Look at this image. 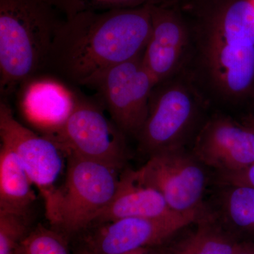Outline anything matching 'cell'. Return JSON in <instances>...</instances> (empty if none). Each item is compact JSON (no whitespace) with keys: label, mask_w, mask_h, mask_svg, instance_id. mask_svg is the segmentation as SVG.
<instances>
[{"label":"cell","mask_w":254,"mask_h":254,"mask_svg":"<svg viewBox=\"0 0 254 254\" xmlns=\"http://www.w3.org/2000/svg\"><path fill=\"white\" fill-rule=\"evenodd\" d=\"M186 15L190 45L182 73L210 105L231 108L254 97L252 0L175 1Z\"/></svg>","instance_id":"6da1fadb"},{"label":"cell","mask_w":254,"mask_h":254,"mask_svg":"<svg viewBox=\"0 0 254 254\" xmlns=\"http://www.w3.org/2000/svg\"><path fill=\"white\" fill-rule=\"evenodd\" d=\"M151 30V4L78 13L58 25L45 69L92 87L110 68L143 53Z\"/></svg>","instance_id":"7a4b0ae2"},{"label":"cell","mask_w":254,"mask_h":254,"mask_svg":"<svg viewBox=\"0 0 254 254\" xmlns=\"http://www.w3.org/2000/svg\"><path fill=\"white\" fill-rule=\"evenodd\" d=\"M48 0H0V91L14 93L46 68L57 28Z\"/></svg>","instance_id":"3957f363"},{"label":"cell","mask_w":254,"mask_h":254,"mask_svg":"<svg viewBox=\"0 0 254 254\" xmlns=\"http://www.w3.org/2000/svg\"><path fill=\"white\" fill-rule=\"evenodd\" d=\"M118 171L106 164L68 155L64 181L46 205L50 223L72 234L95 222L118 190Z\"/></svg>","instance_id":"277c9868"},{"label":"cell","mask_w":254,"mask_h":254,"mask_svg":"<svg viewBox=\"0 0 254 254\" xmlns=\"http://www.w3.org/2000/svg\"><path fill=\"white\" fill-rule=\"evenodd\" d=\"M208 106L185 73L157 83L150 95L146 120L137 136L140 148L150 155L182 148Z\"/></svg>","instance_id":"5b68a950"},{"label":"cell","mask_w":254,"mask_h":254,"mask_svg":"<svg viewBox=\"0 0 254 254\" xmlns=\"http://www.w3.org/2000/svg\"><path fill=\"white\" fill-rule=\"evenodd\" d=\"M125 133L93 102L79 95L72 113L52 136L68 155L120 170L127 158Z\"/></svg>","instance_id":"8992f818"},{"label":"cell","mask_w":254,"mask_h":254,"mask_svg":"<svg viewBox=\"0 0 254 254\" xmlns=\"http://www.w3.org/2000/svg\"><path fill=\"white\" fill-rule=\"evenodd\" d=\"M1 144L14 151L33 185L48 204L61 186L59 181L66 173L67 155L54 138L38 135L14 118L4 100L0 103Z\"/></svg>","instance_id":"52a82bcc"},{"label":"cell","mask_w":254,"mask_h":254,"mask_svg":"<svg viewBox=\"0 0 254 254\" xmlns=\"http://www.w3.org/2000/svg\"><path fill=\"white\" fill-rule=\"evenodd\" d=\"M143 55L110 68L92 86L103 98L116 126L125 135L136 137L146 120L155 85Z\"/></svg>","instance_id":"ba28073f"},{"label":"cell","mask_w":254,"mask_h":254,"mask_svg":"<svg viewBox=\"0 0 254 254\" xmlns=\"http://www.w3.org/2000/svg\"><path fill=\"white\" fill-rule=\"evenodd\" d=\"M133 174L138 182L158 190L174 211H200L204 173L182 148L150 155L149 160Z\"/></svg>","instance_id":"9c48e42d"},{"label":"cell","mask_w":254,"mask_h":254,"mask_svg":"<svg viewBox=\"0 0 254 254\" xmlns=\"http://www.w3.org/2000/svg\"><path fill=\"white\" fill-rule=\"evenodd\" d=\"M152 30L143 55L155 84L182 73L190 45L186 15L172 0L151 4Z\"/></svg>","instance_id":"30bf717a"},{"label":"cell","mask_w":254,"mask_h":254,"mask_svg":"<svg viewBox=\"0 0 254 254\" xmlns=\"http://www.w3.org/2000/svg\"><path fill=\"white\" fill-rule=\"evenodd\" d=\"M200 211L158 218H129L103 224L87 241L95 254H125L158 245L198 220Z\"/></svg>","instance_id":"8fae6325"},{"label":"cell","mask_w":254,"mask_h":254,"mask_svg":"<svg viewBox=\"0 0 254 254\" xmlns=\"http://www.w3.org/2000/svg\"><path fill=\"white\" fill-rule=\"evenodd\" d=\"M193 151L200 161L221 173L247 168L254 164V127L217 114L200 128Z\"/></svg>","instance_id":"7c38bea8"},{"label":"cell","mask_w":254,"mask_h":254,"mask_svg":"<svg viewBox=\"0 0 254 254\" xmlns=\"http://www.w3.org/2000/svg\"><path fill=\"white\" fill-rule=\"evenodd\" d=\"M18 96L25 120L43 135L52 136L66 123L79 95L60 78L38 73L20 85Z\"/></svg>","instance_id":"4fadbf2b"},{"label":"cell","mask_w":254,"mask_h":254,"mask_svg":"<svg viewBox=\"0 0 254 254\" xmlns=\"http://www.w3.org/2000/svg\"><path fill=\"white\" fill-rule=\"evenodd\" d=\"M175 213L158 190L138 182L133 170H127L120 176L113 200L95 222L104 224L129 218H163Z\"/></svg>","instance_id":"5bb4252c"},{"label":"cell","mask_w":254,"mask_h":254,"mask_svg":"<svg viewBox=\"0 0 254 254\" xmlns=\"http://www.w3.org/2000/svg\"><path fill=\"white\" fill-rule=\"evenodd\" d=\"M17 156L6 145L0 148V210L28 215L36 195Z\"/></svg>","instance_id":"9a60e30c"},{"label":"cell","mask_w":254,"mask_h":254,"mask_svg":"<svg viewBox=\"0 0 254 254\" xmlns=\"http://www.w3.org/2000/svg\"><path fill=\"white\" fill-rule=\"evenodd\" d=\"M240 243L207 224H200L177 254H233Z\"/></svg>","instance_id":"2e32d148"},{"label":"cell","mask_w":254,"mask_h":254,"mask_svg":"<svg viewBox=\"0 0 254 254\" xmlns=\"http://www.w3.org/2000/svg\"><path fill=\"white\" fill-rule=\"evenodd\" d=\"M224 197V208L227 218L237 227L254 230V188L230 185Z\"/></svg>","instance_id":"e0dca14e"},{"label":"cell","mask_w":254,"mask_h":254,"mask_svg":"<svg viewBox=\"0 0 254 254\" xmlns=\"http://www.w3.org/2000/svg\"><path fill=\"white\" fill-rule=\"evenodd\" d=\"M14 254H70L64 237L55 230L39 226L18 242Z\"/></svg>","instance_id":"ac0fdd59"},{"label":"cell","mask_w":254,"mask_h":254,"mask_svg":"<svg viewBox=\"0 0 254 254\" xmlns=\"http://www.w3.org/2000/svg\"><path fill=\"white\" fill-rule=\"evenodd\" d=\"M66 17L85 11H104L154 4L165 0H48Z\"/></svg>","instance_id":"d6986e66"},{"label":"cell","mask_w":254,"mask_h":254,"mask_svg":"<svg viewBox=\"0 0 254 254\" xmlns=\"http://www.w3.org/2000/svg\"><path fill=\"white\" fill-rule=\"evenodd\" d=\"M222 180L229 185H242L254 188V164L237 171L222 173Z\"/></svg>","instance_id":"ffe728a7"},{"label":"cell","mask_w":254,"mask_h":254,"mask_svg":"<svg viewBox=\"0 0 254 254\" xmlns=\"http://www.w3.org/2000/svg\"><path fill=\"white\" fill-rule=\"evenodd\" d=\"M233 254H254V243H240Z\"/></svg>","instance_id":"44dd1931"},{"label":"cell","mask_w":254,"mask_h":254,"mask_svg":"<svg viewBox=\"0 0 254 254\" xmlns=\"http://www.w3.org/2000/svg\"><path fill=\"white\" fill-rule=\"evenodd\" d=\"M76 254H95L93 252H92L91 250H88L86 247L81 249L79 251H78L77 253Z\"/></svg>","instance_id":"7402d4cb"},{"label":"cell","mask_w":254,"mask_h":254,"mask_svg":"<svg viewBox=\"0 0 254 254\" xmlns=\"http://www.w3.org/2000/svg\"><path fill=\"white\" fill-rule=\"evenodd\" d=\"M125 254H145L144 250H139L136 251H133V252H128V253Z\"/></svg>","instance_id":"603a6c76"},{"label":"cell","mask_w":254,"mask_h":254,"mask_svg":"<svg viewBox=\"0 0 254 254\" xmlns=\"http://www.w3.org/2000/svg\"><path fill=\"white\" fill-rule=\"evenodd\" d=\"M249 124H250V125H251V126L254 127V120H251L250 123Z\"/></svg>","instance_id":"cb8c5ba5"},{"label":"cell","mask_w":254,"mask_h":254,"mask_svg":"<svg viewBox=\"0 0 254 254\" xmlns=\"http://www.w3.org/2000/svg\"><path fill=\"white\" fill-rule=\"evenodd\" d=\"M175 1H190V0H175Z\"/></svg>","instance_id":"d4e9b609"},{"label":"cell","mask_w":254,"mask_h":254,"mask_svg":"<svg viewBox=\"0 0 254 254\" xmlns=\"http://www.w3.org/2000/svg\"><path fill=\"white\" fill-rule=\"evenodd\" d=\"M252 3H253V5H254V0H252Z\"/></svg>","instance_id":"484cf974"}]
</instances>
